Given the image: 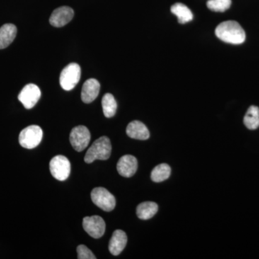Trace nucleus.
Instances as JSON below:
<instances>
[{"mask_svg": "<svg viewBox=\"0 0 259 259\" xmlns=\"http://www.w3.org/2000/svg\"><path fill=\"white\" fill-rule=\"evenodd\" d=\"M216 36L228 44L239 45L245 40L244 30L236 21L229 20L218 25L215 29Z\"/></svg>", "mask_w": 259, "mask_h": 259, "instance_id": "f257e3e1", "label": "nucleus"}, {"mask_svg": "<svg viewBox=\"0 0 259 259\" xmlns=\"http://www.w3.org/2000/svg\"><path fill=\"white\" fill-rule=\"evenodd\" d=\"M111 151L110 139L106 136H102L96 140L89 148L84 156V161L87 163H91L95 160H107L110 157Z\"/></svg>", "mask_w": 259, "mask_h": 259, "instance_id": "f03ea898", "label": "nucleus"}, {"mask_svg": "<svg viewBox=\"0 0 259 259\" xmlns=\"http://www.w3.org/2000/svg\"><path fill=\"white\" fill-rule=\"evenodd\" d=\"M42 139V131L38 125H30L20 132L19 143L22 147L32 149L37 147Z\"/></svg>", "mask_w": 259, "mask_h": 259, "instance_id": "7ed1b4c3", "label": "nucleus"}, {"mask_svg": "<svg viewBox=\"0 0 259 259\" xmlns=\"http://www.w3.org/2000/svg\"><path fill=\"white\" fill-rule=\"evenodd\" d=\"M81 78V67L76 63H71L64 68L60 75L61 88L66 91L73 90Z\"/></svg>", "mask_w": 259, "mask_h": 259, "instance_id": "20e7f679", "label": "nucleus"}, {"mask_svg": "<svg viewBox=\"0 0 259 259\" xmlns=\"http://www.w3.org/2000/svg\"><path fill=\"white\" fill-rule=\"evenodd\" d=\"M92 200L95 205L102 210L110 212L115 209V197L104 187H96L91 192Z\"/></svg>", "mask_w": 259, "mask_h": 259, "instance_id": "39448f33", "label": "nucleus"}, {"mask_svg": "<svg viewBox=\"0 0 259 259\" xmlns=\"http://www.w3.org/2000/svg\"><path fill=\"white\" fill-rule=\"evenodd\" d=\"M70 143L78 152H81L88 147L91 139V134L88 127L83 125L76 126L70 134Z\"/></svg>", "mask_w": 259, "mask_h": 259, "instance_id": "423d86ee", "label": "nucleus"}, {"mask_svg": "<svg viewBox=\"0 0 259 259\" xmlns=\"http://www.w3.org/2000/svg\"><path fill=\"white\" fill-rule=\"evenodd\" d=\"M50 171L56 180H67L71 171V164L69 159L61 155L53 158L50 161Z\"/></svg>", "mask_w": 259, "mask_h": 259, "instance_id": "0eeeda50", "label": "nucleus"}, {"mask_svg": "<svg viewBox=\"0 0 259 259\" xmlns=\"http://www.w3.org/2000/svg\"><path fill=\"white\" fill-rule=\"evenodd\" d=\"M41 96L40 88L34 83H29L24 87L18 95L19 101L23 104L25 108L30 110L36 105Z\"/></svg>", "mask_w": 259, "mask_h": 259, "instance_id": "6e6552de", "label": "nucleus"}, {"mask_svg": "<svg viewBox=\"0 0 259 259\" xmlns=\"http://www.w3.org/2000/svg\"><path fill=\"white\" fill-rule=\"evenodd\" d=\"M83 228L90 236L97 239L103 236L106 225L101 217L94 215L83 218Z\"/></svg>", "mask_w": 259, "mask_h": 259, "instance_id": "1a4fd4ad", "label": "nucleus"}, {"mask_svg": "<svg viewBox=\"0 0 259 259\" xmlns=\"http://www.w3.org/2000/svg\"><path fill=\"white\" fill-rule=\"evenodd\" d=\"M74 15V10L69 7H61L53 12L49 22L53 26L61 28L69 23L72 20Z\"/></svg>", "mask_w": 259, "mask_h": 259, "instance_id": "9d476101", "label": "nucleus"}, {"mask_svg": "<svg viewBox=\"0 0 259 259\" xmlns=\"http://www.w3.org/2000/svg\"><path fill=\"white\" fill-rule=\"evenodd\" d=\"M117 169L122 177H133L138 169L137 159L132 155H125L117 162Z\"/></svg>", "mask_w": 259, "mask_h": 259, "instance_id": "9b49d317", "label": "nucleus"}, {"mask_svg": "<svg viewBox=\"0 0 259 259\" xmlns=\"http://www.w3.org/2000/svg\"><path fill=\"white\" fill-rule=\"evenodd\" d=\"M100 83L95 79L87 80L83 83L81 90V100L84 103L93 102L100 93Z\"/></svg>", "mask_w": 259, "mask_h": 259, "instance_id": "f8f14e48", "label": "nucleus"}, {"mask_svg": "<svg viewBox=\"0 0 259 259\" xmlns=\"http://www.w3.org/2000/svg\"><path fill=\"white\" fill-rule=\"evenodd\" d=\"M126 134L131 139L145 141L149 139L150 133L146 125L139 120L130 122L126 128Z\"/></svg>", "mask_w": 259, "mask_h": 259, "instance_id": "ddd939ff", "label": "nucleus"}, {"mask_svg": "<svg viewBox=\"0 0 259 259\" xmlns=\"http://www.w3.org/2000/svg\"><path fill=\"white\" fill-rule=\"evenodd\" d=\"M127 242V238L125 232L117 230L114 232L109 243V250L112 255H118L125 248Z\"/></svg>", "mask_w": 259, "mask_h": 259, "instance_id": "4468645a", "label": "nucleus"}, {"mask_svg": "<svg viewBox=\"0 0 259 259\" xmlns=\"http://www.w3.org/2000/svg\"><path fill=\"white\" fill-rule=\"evenodd\" d=\"M17 28L13 24H5L0 28V49L9 47L15 40Z\"/></svg>", "mask_w": 259, "mask_h": 259, "instance_id": "2eb2a0df", "label": "nucleus"}, {"mask_svg": "<svg viewBox=\"0 0 259 259\" xmlns=\"http://www.w3.org/2000/svg\"><path fill=\"white\" fill-rule=\"evenodd\" d=\"M158 204L153 202H145L139 204L136 209L138 217L141 220H149L158 212Z\"/></svg>", "mask_w": 259, "mask_h": 259, "instance_id": "dca6fc26", "label": "nucleus"}, {"mask_svg": "<svg viewBox=\"0 0 259 259\" xmlns=\"http://www.w3.org/2000/svg\"><path fill=\"white\" fill-rule=\"evenodd\" d=\"M171 11L174 15H176L178 18L179 23L181 24L189 23L193 19L192 11L182 3H176L172 5Z\"/></svg>", "mask_w": 259, "mask_h": 259, "instance_id": "f3484780", "label": "nucleus"}, {"mask_svg": "<svg viewBox=\"0 0 259 259\" xmlns=\"http://www.w3.org/2000/svg\"><path fill=\"white\" fill-rule=\"evenodd\" d=\"M243 122L247 128L255 130L259 127V108L258 107L252 105L247 110Z\"/></svg>", "mask_w": 259, "mask_h": 259, "instance_id": "a211bd4d", "label": "nucleus"}, {"mask_svg": "<svg viewBox=\"0 0 259 259\" xmlns=\"http://www.w3.org/2000/svg\"><path fill=\"white\" fill-rule=\"evenodd\" d=\"M102 106L104 115L107 118L113 117L115 115L117 105L115 97L112 94L107 93L104 95L102 100Z\"/></svg>", "mask_w": 259, "mask_h": 259, "instance_id": "6ab92c4d", "label": "nucleus"}, {"mask_svg": "<svg viewBox=\"0 0 259 259\" xmlns=\"http://www.w3.org/2000/svg\"><path fill=\"white\" fill-rule=\"evenodd\" d=\"M171 175V167L166 163H161L153 168L151 178L153 182H161L169 178Z\"/></svg>", "mask_w": 259, "mask_h": 259, "instance_id": "aec40b11", "label": "nucleus"}, {"mask_svg": "<svg viewBox=\"0 0 259 259\" xmlns=\"http://www.w3.org/2000/svg\"><path fill=\"white\" fill-rule=\"evenodd\" d=\"M231 0H208L207 6L212 11L223 13L231 8Z\"/></svg>", "mask_w": 259, "mask_h": 259, "instance_id": "412c9836", "label": "nucleus"}, {"mask_svg": "<svg viewBox=\"0 0 259 259\" xmlns=\"http://www.w3.org/2000/svg\"><path fill=\"white\" fill-rule=\"evenodd\" d=\"M77 258L79 259H96L97 257L94 255L88 247L84 245H79L77 247Z\"/></svg>", "mask_w": 259, "mask_h": 259, "instance_id": "4be33fe9", "label": "nucleus"}]
</instances>
